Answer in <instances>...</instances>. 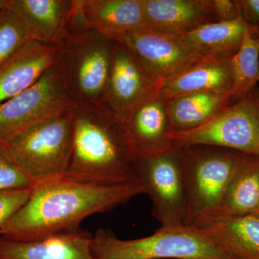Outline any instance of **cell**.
<instances>
[{
    "label": "cell",
    "mask_w": 259,
    "mask_h": 259,
    "mask_svg": "<svg viewBox=\"0 0 259 259\" xmlns=\"http://www.w3.org/2000/svg\"><path fill=\"white\" fill-rule=\"evenodd\" d=\"M71 156L64 178L94 185L136 182V156L123 124L105 105L75 106Z\"/></svg>",
    "instance_id": "7a4b0ae2"
},
{
    "label": "cell",
    "mask_w": 259,
    "mask_h": 259,
    "mask_svg": "<svg viewBox=\"0 0 259 259\" xmlns=\"http://www.w3.org/2000/svg\"><path fill=\"white\" fill-rule=\"evenodd\" d=\"M114 40L88 28L77 3L58 41L57 63L75 106L103 105L111 68Z\"/></svg>",
    "instance_id": "3957f363"
},
{
    "label": "cell",
    "mask_w": 259,
    "mask_h": 259,
    "mask_svg": "<svg viewBox=\"0 0 259 259\" xmlns=\"http://www.w3.org/2000/svg\"><path fill=\"white\" fill-rule=\"evenodd\" d=\"M255 29L248 27L239 49L231 57V103L247 96L259 81V36H255Z\"/></svg>",
    "instance_id": "603a6c76"
},
{
    "label": "cell",
    "mask_w": 259,
    "mask_h": 259,
    "mask_svg": "<svg viewBox=\"0 0 259 259\" xmlns=\"http://www.w3.org/2000/svg\"><path fill=\"white\" fill-rule=\"evenodd\" d=\"M231 104L228 92H201L167 100L172 134L197 128Z\"/></svg>",
    "instance_id": "44dd1931"
},
{
    "label": "cell",
    "mask_w": 259,
    "mask_h": 259,
    "mask_svg": "<svg viewBox=\"0 0 259 259\" xmlns=\"http://www.w3.org/2000/svg\"><path fill=\"white\" fill-rule=\"evenodd\" d=\"M75 5L76 0H9L8 9L30 40L56 46Z\"/></svg>",
    "instance_id": "4fadbf2b"
},
{
    "label": "cell",
    "mask_w": 259,
    "mask_h": 259,
    "mask_svg": "<svg viewBox=\"0 0 259 259\" xmlns=\"http://www.w3.org/2000/svg\"><path fill=\"white\" fill-rule=\"evenodd\" d=\"M239 6L241 15L245 23L250 27L259 24V0L236 1Z\"/></svg>",
    "instance_id": "83f0119b"
},
{
    "label": "cell",
    "mask_w": 259,
    "mask_h": 259,
    "mask_svg": "<svg viewBox=\"0 0 259 259\" xmlns=\"http://www.w3.org/2000/svg\"><path fill=\"white\" fill-rule=\"evenodd\" d=\"M211 10L215 22H228L241 17L236 1L211 0Z\"/></svg>",
    "instance_id": "4316f807"
},
{
    "label": "cell",
    "mask_w": 259,
    "mask_h": 259,
    "mask_svg": "<svg viewBox=\"0 0 259 259\" xmlns=\"http://www.w3.org/2000/svg\"><path fill=\"white\" fill-rule=\"evenodd\" d=\"M72 110L41 121L3 143L34 186L64 177L72 146Z\"/></svg>",
    "instance_id": "8992f818"
},
{
    "label": "cell",
    "mask_w": 259,
    "mask_h": 259,
    "mask_svg": "<svg viewBox=\"0 0 259 259\" xmlns=\"http://www.w3.org/2000/svg\"><path fill=\"white\" fill-rule=\"evenodd\" d=\"M145 194L138 181L118 185H94L62 178L34 186L26 203L5 226L1 236L36 241L76 231L91 214L111 210Z\"/></svg>",
    "instance_id": "6da1fadb"
},
{
    "label": "cell",
    "mask_w": 259,
    "mask_h": 259,
    "mask_svg": "<svg viewBox=\"0 0 259 259\" xmlns=\"http://www.w3.org/2000/svg\"><path fill=\"white\" fill-rule=\"evenodd\" d=\"M33 182L16 164L4 144L0 143V192L28 190Z\"/></svg>",
    "instance_id": "d4e9b609"
},
{
    "label": "cell",
    "mask_w": 259,
    "mask_h": 259,
    "mask_svg": "<svg viewBox=\"0 0 259 259\" xmlns=\"http://www.w3.org/2000/svg\"><path fill=\"white\" fill-rule=\"evenodd\" d=\"M170 138L180 146L206 145L259 156V97L250 92L200 127Z\"/></svg>",
    "instance_id": "ba28073f"
},
{
    "label": "cell",
    "mask_w": 259,
    "mask_h": 259,
    "mask_svg": "<svg viewBox=\"0 0 259 259\" xmlns=\"http://www.w3.org/2000/svg\"><path fill=\"white\" fill-rule=\"evenodd\" d=\"M231 58H206L163 83L162 97L166 101L187 94L228 92L233 84Z\"/></svg>",
    "instance_id": "d6986e66"
},
{
    "label": "cell",
    "mask_w": 259,
    "mask_h": 259,
    "mask_svg": "<svg viewBox=\"0 0 259 259\" xmlns=\"http://www.w3.org/2000/svg\"><path fill=\"white\" fill-rule=\"evenodd\" d=\"M30 40L7 6L0 12V65Z\"/></svg>",
    "instance_id": "cb8c5ba5"
},
{
    "label": "cell",
    "mask_w": 259,
    "mask_h": 259,
    "mask_svg": "<svg viewBox=\"0 0 259 259\" xmlns=\"http://www.w3.org/2000/svg\"><path fill=\"white\" fill-rule=\"evenodd\" d=\"M258 208L259 156L241 153L211 226L229 218L253 214Z\"/></svg>",
    "instance_id": "ac0fdd59"
},
{
    "label": "cell",
    "mask_w": 259,
    "mask_h": 259,
    "mask_svg": "<svg viewBox=\"0 0 259 259\" xmlns=\"http://www.w3.org/2000/svg\"><path fill=\"white\" fill-rule=\"evenodd\" d=\"M87 28L116 40L145 26L141 0H76Z\"/></svg>",
    "instance_id": "2e32d148"
},
{
    "label": "cell",
    "mask_w": 259,
    "mask_h": 259,
    "mask_svg": "<svg viewBox=\"0 0 259 259\" xmlns=\"http://www.w3.org/2000/svg\"><path fill=\"white\" fill-rule=\"evenodd\" d=\"M8 4V0H0V12L7 8Z\"/></svg>",
    "instance_id": "f1b7e54d"
},
{
    "label": "cell",
    "mask_w": 259,
    "mask_h": 259,
    "mask_svg": "<svg viewBox=\"0 0 259 259\" xmlns=\"http://www.w3.org/2000/svg\"><path fill=\"white\" fill-rule=\"evenodd\" d=\"M161 89L150 93L122 122L136 157L153 156L177 146L170 138L171 127Z\"/></svg>",
    "instance_id": "7c38bea8"
},
{
    "label": "cell",
    "mask_w": 259,
    "mask_h": 259,
    "mask_svg": "<svg viewBox=\"0 0 259 259\" xmlns=\"http://www.w3.org/2000/svg\"><path fill=\"white\" fill-rule=\"evenodd\" d=\"M202 230L232 258L259 259L258 214L229 218Z\"/></svg>",
    "instance_id": "7402d4cb"
},
{
    "label": "cell",
    "mask_w": 259,
    "mask_h": 259,
    "mask_svg": "<svg viewBox=\"0 0 259 259\" xmlns=\"http://www.w3.org/2000/svg\"><path fill=\"white\" fill-rule=\"evenodd\" d=\"M31 190L28 189L0 192V236L10 220L26 203Z\"/></svg>",
    "instance_id": "484cf974"
},
{
    "label": "cell",
    "mask_w": 259,
    "mask_h": 259,
    "mask_svg": "<svg viewBox=\"0 0 259 259\" xmlns=\"http://www.w3.org/2000/svg\"><path fill=\"white\" fill-rule=\"evenodd\" d=\"M92 240L93 235L80 228L36 241L0 236V259H93Z\"/></svg>",
    "instance_id": "e0dca14e"
},
{
    "label": "cell",
    "mask_w": 259,
    "mask_h": 259,
    "mask_svg": "<svg viewBox=\"0 0 259 259\" xmlns=\"http://www.w3.org/2000/svg\"><path fill=\"white\" fill-rule=\"evenodd\" d=\"M74 107L56 62L30 88L0 104V143Z\"/></svg>",
    "instance_id": "9c48e42d"
},
{
    "label": "cell",
    "mask_w": 259,
    "mask_h": 259,
    "mask_svg": "<svg viewBox=\"0 0 259 259\" xmlns=\"http://www.w3.org/2000/svg\"><path fill=\"white\" fill-rule=\"evenodd\" d=\"M93 259H233L203 230L190 227L160 228L151 236L121 240L108 228L93 236Z\"/></svg>",
    "instance_id": "277c9868"
},
{
    "label": "cell",
    "mask_w": 259,
    "mask_h": 259,
    "mask_svg": "<svg viewBox=\"0 0 259 259\" xmlns=\"http://www.w3.org/2000/svg\"><path fill=\"white\" fill-rule=\"evenodd\" d=\"M182 147L187 198L185 226L203 229L214 221L241 153L206 145Z\"/></svg>",
    "instance_id": "5b68a950"
},
{
    "label": "cell",
    "mask_w": 259,
    "mask_h": 259,
    "mask_svg": "<svg viewBox=\"0 0 259 259\" xmlns=\"http://www.w3.org/2000/svg\"><path fill=\"white\" fill-rule=\"evenodd\" d=\"M59 48L33 40L0 65V104L30 88L58 61Z\"/></svg>",
    "instance_id": "5bb4252c"
},
{
    "label": "cell",
    "mask_w": 259,
    "mask_h": 259,
    "mask_svg": "<svg viewBox=\"0 0 259 259\" xmlns=\"http://www.w3.org/2000/svg\"><path fill=\"white\" fill-rule=\"evenodd\" d=\"M162 86L125 46L114 40L103 105L120 122L150 93Z\"/></svg>",
    "instance_id": "8fae6325"
},
{
    "label": "cell",
    "mask_w": 259,
    "mask_h": 259,
    "mask_svg": "<svg viewBox=\"0 0 259 259\" xmlns=\"http://www.w3.org/2000/svg\"><path fill=\"white\" fill-rule=\"evenodd\" d=\"M248 25L242 17L228 22L204 24L180 35L191 50L205 58H231L239 49Z\"/></svg>",
    "instance_id": "ffe728a7"
},
{
    "label": "cell",
    "mask_w": 259,
    "mask_h": 259,
    "mask_svg": "<svg viewBox=\"0 0 259 259\" xmlns=\"http://www.w3.org/2000/svg\"><path fill=\"white\" fill-rule=\"evenodd\" d=\"M136 180L152 201V214L161 228L185 226L187 198L182 147L137 157Z\"/></svg>",
    "instance_id": "52a82bcc"
},
{
    "label": "cell",
    "mask_w": 259,
    "mask_h": 259,
    "mask_svg": "<svg viewBox=\"0 0 259 259\" xmlns=\"http://www.w3.org/2000/svg\"><path fill=\"white\" fill-rule=\"evenodd\" d=\"M114 40L125 46L162 84L206 59L191 50L180 37L149 29L130 32Z\"/></svg>",
    "instance_id": "30bf717a"
},
{
    "label": "cell",
    "mask_w": 259,
    "mask_h": 259,
    "mask_svg": "<svg viewBox=\"0 0 259 259\" xmlns=\"http://www.w3.org/2000/svg\"><path fill=\"white\" fill-rule=\"evenodd\" d=\"M255 214H258V215H259V208L258 210H257L256 212H255Z\"/></svg>",
    "instance_id": "f546056e"
},
{
    "label": "cell",
    "mask_w": 259,
    "mask_h": 259,
    "mask_svg": "<svg viewBox=\"0 0 259 259\" xmlns=\"http://www.w3.org/2000/svg\"><path fill=\"white\" fill-rule=\"evenodd\" d=\"M146 29L180 36L214 23L211 0H141Z\"/></svg>",
    "instance_id": "9a60e30c"
}]
</instances>
